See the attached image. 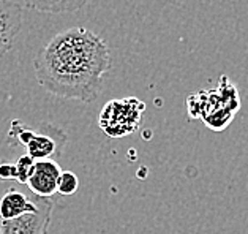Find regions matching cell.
<instances>
[{"label": "cell", "mask_w": 248, "mask_h": 234, "mask_svg": "<svg viewBox=\"0 0 248 234\" xmlns=\"http://www.w3.org/2000/svg\"><path fill=\"white\" fill-rule=\"evenodd\" d=\"M35 76L49 94L92 103L111 68V52L100 35L86 27L59 32L33 59Z\"/></svg>", "instance_id": "cell-1"}, {"label": "cell", "mask_w": 248, "mask_h": 234, "mask_svg": "<svg viewBox=\"0 0 248 234\" xmlns=\"http://www.w3.org/2000/svg\"><path fill=\"white\" fill-rule=\"evenodd\" d=\"M186 106L190 117L201 119L212 131H223L240 109L239 91L231 79L223 75L217 89L191 94L186 98Z\"/></svg>", "instance_id": "cell-2"}, {"label": "cell", "mask_w": 248, "mask_h": 234, "mask_svg": "<svg viewBox=\"0 0 248 234\" xmlns=\"http://www.w3.org/2000/svg\"><path fill=\"white\" fill-rule=\"evenodd\" d=\"M8 138L26 149V154L33 160H54L62 154L66 142L63 130L46 124H41L38 130L29 128L19 119L11 121Z\"/></svg>", "instance_id": "cell-3"}, {"label": "cell", "mask_w": 248, "mask_h": 234, "mask_svg": "<svg viewBox=\"0 0 248 234\" xmlns=\"http://www.w3.org/2000/svg\"><path fill=\"white\" fill-rule=\"evenodd\" d=\"M144 111L146 103L136 97L111 100L103 106L98 116V125L108 136L122 138L139 128Z\"/></svg>", "instance_id": "cell-4"}, {"label": "cell", "mask_w": 248, "mask_h": 234, "mask_svg": "<svg viewBox=\"0 0 248 234\" xmlns=\"http://www.w3.org/2000/svg\"><path fill=\"white\" fill-rule=\"evenodd\" d=\"M57 198H40L37 211L2 221V234H47Z\"/></svg>", "instance_id": "cell-5"}, {"label": "cell", "mask_w": 248, "mask_h": 234, "mask_svg": "<svg viewBox=\"0 0 248 234\" xmlns=\"http://www.w3.org/2000/svg\"><path fill=\"white\" fill-rule=\"evenodd\" d=\"M62 171L56 160H37L26 185L35 196L54 198L57 195V182Z\"/></svg>", "instance_id": "cell-6"}, {"label": "cell", "mask_w": 248, "mask_h": 234, "mask_svg": "<svg viewBox=\"0 0 248 234\" xmlns=\"http://www.w3.org/2000/svg\"><path fill=\"white\" fill-rule=\"evenodd\" d=\"M22 29V8L10 2H0V59L15 45Z\"/></svg>", "instance_id": "cell-7"}, {"label": "cell", "mask_w": 248, "mask_h": 234, "mask_svg": "<svg viewBox=\"0 0 248 234\" xmlns=\"http://www.w3.org/2000/svg\"><path fill=\"white\" fill-rule=\"evenodd\" d=\"M38 196H29L17 188H10L0 198V220H15L29 212L37 211Z\"/></svg>", "instance_id": "cell-8"}, {"label": "cell", "mask_w": 248, "mask_h": 234, "mask_svg": "<svg viewBox=\"0 0 248 234\" xmlns=\"http://www.w3.org/2000/svg\"><path fill=\"white\" fill-rule=\"evenodd\" d=\"M90 0H22V10H35L43 13H73L87 5Z\"/></svg>", "instance_id": "cell-9"}, {"label": "cell", "mask_w": 248, "mask_h": 234, "mask_svg": "<svg viewBox=\"0 0 248 234\" xmlns=\"http://www.w3.org/2000/svg\"><path fill=\"white\" fill-rule=\"evenodd\" d=\"M79 188V179L75 172L71 171H62L57 182V195L60 196H70Z\"/></svg>", "instance_id": "cell-10"}, {"label": "cell", "mask_w": 248, "mask_h": 234, "mask_svg": "<svg viewBox=\"0 0 248 234\" xmlns=\"http://www.w3.org/2000/svg\"><path fill=\"white\" fill-rule=\"evenodd\" d=\"M35 161L30 155H21L19 158H17V161L15 163L16 166V181L21 182V184H27L30 174H32V170H33V165Z\"/></svg>", "instance_id": "cell-11"}, {"label": "cell", "mask_w": 248, "mask_h": 234, "mask_svg": "<svg viewBox=\"0 0 248 234\" xmlns=\"http://www.w3.org/2000/svg\"><path fill=\"white\" fill-rule=\"evenodd\" d=\"M16 181V166L13 163H0V181Z\"/></svg>", "instance_id": "cell-12"}, {"label": "cell", "mask_w": 248, "mask_h": 234, "mask_svg": "<svg viewBox=\"0 0 248 234\" xmlns=\"http://www.w3.org/2000/svg\"><path fill=\"white\" fill-rule=\"evenodd\" d=\"M7 2L15 3V5H17V7H21V5H22V0H7ZM21 8H22V7H21Z\"/></svg>", "instance_id": "cell-13"}, {"label": "cell", "mask_w": 248, "mask_h": 234, "mask_svg": "<svg viewBox=\"0 0 248 234\" xmlns=\"http://www.w3.org/2000/svg\"><path fill=\"white\" fill-rule=\"evenodd\" d=\"M0 234H2V220H0Z\"/></svg>", "instance_id": "cell-14"}, {"label": "cell", "mask_w": 248, "mask_h": 234, "mask_svg": "<svg viewBox=\"0 0 248 234\" xmlns=\"http://www.w3.org/2000/svg\"><path fill=\"white\" fill-rule=\"evenodd\" d=\"M0 2H7V0H0Z\"/></svg>", "instance_id": "cell-15"}]
</instances>
